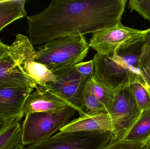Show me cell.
I'll list each match as a JSON object with an SVG mask.
<instances>
[{
    "mask_svg": "<svg viewBox=\"0 0 150 149\" xmlns=\"http://www.w3.org/2000/svg\"><path fill=\"white\" fill-rule=\"evenodd\" d=\"M127 0H53L26 17L33 45L58 38L83 36L121 24Z\"/></svg>",
    "mask_w": 150,
    "mask_h": 149,
    "instance_id": "1",
    "label": "cell"
},
{
    "mask_svg": "<svg viewBox=\"0 0 150 149\" xmlns=\"http://www.w3.org/2000/svg\"><path fill=\"white\" fill-rule=\"evenodd\" d=\"M146 40L145 38L133 44L120 47L108 55L96 53L92 59L93 79L102 86L115 92L143 78L139 63Z\"/></svg>",
    "mask_w": 150,
    "mask_h": 149,
    "instance_id": "2",
    "label": "cell"
},
{
    "mask_svg": "<svg viewBox=\"0 0 150 149\" xmlns=\"http://www.w3.org/2000/svg\"><path fill=\"white\" fill-rule=\"evenodd\" d=\"M89 47L84 36L58 38L39 47L35 61L54 73L82 63Z\"/></svg>",
    "mask_w": 150,
    "mask_h": 149,
    "instance_id": "3",
    "label": "cell"
},
{
    "mask_svg": "<svg viewBox=\"0 0 150 149\" xmlns=\"http://www.w3.org/2000/svg\"><path fill=\"white\" fill-rule=\"evenodd\" d=\"M76 112L69 106L59 110L25 115L22 126V144L30 145L51 137L70 122Z\"/></svg>",
    "mask_w": 150,
    "mask_h": 149,
    "instance_id": "4",
    "label": "cell"
},
{
    "mask_svg": "<svg viewBox=\"0 0 150 149\" xmlns=\"http://www.w3.org/2000/svg\"><path fill=\"white\" fill-rule=\"evenodd\" d=\"M111 138L110 133L60 131L25 149H103Z\"/></svg>",
    "mask_w": 150,
    "mask_h": 149,
    "instance_id": "5",
    "label": "cell"
},
{
    "mask_svg": "<svg viewBox=\"0 0 150 149\" xmlns=\"http://www.w3.org/2000/svg\"><path fill=\"white\" fill-rule=\"evenodd\" d=\"M10 55L22 71L36 83L45 88L56 80V75L45 65L35 61L36 51L29 38L21 34L9 46Z\"/></svg>",
    "mask_w": 150,
    "mask_h": 149,
    "instance_id": "6",
    "label": "cell"
},
{
    "mask_svg": "<svg viewBox=\"0 0 150 149\" xmlns=\"http://www.w3.org/2000/svg\"><path fill=\"white\" fill-rule=\"evenodd\" d=\"M108 113L112 118L114 127L111 140L122 141L142 113L129 85L115 92Z\"/></svg>",
    "mask_w": 150,
    "mask_h": 149,
    "instance_id": "7",
    "label": "cell"
},
{
    "mask_svg": "<svg viewBox=\"0 0 150 149\" xmlns=\"http://www.w3.org/2000/svg\"><path fill=\"white\" fill-rule=\"evenodd\" d=\"M54 73L56 80L49 83L45 89L74 108L80 116L85 115L83 91L86 80L78 72L75 66Z\"/></svg>",
    "mask_w": 150,
    "mask_h": 149,
    "instance_id": "8",
    "label": "cell"
},
{
    "mask_svg": "<svg viewBox=\"0 0 150 149\" xmlns=\"http://www.w3.org/2000/svg\"><path fill=\"white\" fill-rule=\"evenodd\" d=\"M150 31V28L140 30L121 24L116 27L94 32L90 39L89 45L98 54L108 55L120 47L133 44L145 38Z\"/></svg>",
    "mask_w": 150,
    "mask_h": 149,
    "instance_id": "9",
    "label": "cell"
},
{
    "mask_svg": "<svg viewBox=\"0 0 150 149\" xmlns=\"http://www.w3.org/2000/svg\"><path fill=\"white\" fill-rule=\"evenodd\" d=\"M34 90L22 87L0 88V118L8 122H19L24 116L26 99Z\"/></svg>",
    "mask_w": 150,
    "mask_h": 149,
    "instance_id": "10",
    "label": "cell"
},
{
    "mask_svg": "<svg viewBox=\"0 0 150 149\" xmlns=\"http://www.w3.org/2000/svg\"><path fill=\"white\" fill-rule=\"evenodd\" d=\"M60 132H101L113 134L112 118L106 111L89 112L70 121Z\"/></svg>",
    "mask_w": 150,
    "mask_h": 149,
    "instance_id": "11",
    "label": "cell"
},
{
    "mask_svg": "<svg viewBox=\"0 0 150 149\" xmlns=\"http://www.w3.org/2000/svg\"><path fill=\"white\" fill-rule=\"evenodd\" d=\"M69 106L67 103L50 91L38 86L26 99L23 114L24 116H25L32 113L59 110Z\"/></svg>",
    "mask_w": 150,
    "mask_h": 149,
    "instance_id": "12",
    "label": "cell"
},
{
    "mask_svg": "<svg viewBox=\"0 0 150 149\" xmlns=\"http://www.w3.org/2000/svg\"><path fill=\"white\" fill-rule=\"evenodd\" d=\"M18 87L35 89L38 86L19 68L10 55L0 58V88Z\"/></svg>",
    "mask_w": 150,
    "mask_h": 149,
    "instance_id": "13",
    "label": "cell"
},
{
    "mask_svg": "<svg viewBox=\"0 0 150 149\" xmlns=\"http://www.w3.org/2000/svg\"><path fill=\"white\" fill-rule=\"evenodd\" d=\"M25 0H0V31L12 22L26 16Z\"/></svg>",
    "mask_w": 150,
    "mask_h": 149,
    "instance_id": "14",
    "label": "cell"
},
{
    "mask_svg": "<svg viewBox=\"0 0 150 149\" xmlns=\"http://www.w3.org/2000/svg\"><path fill=\"white\" fill-rule=\"evenodd\" d=\"M150 139V108L142 111L133 127L122 141L131 143L147 142Z\"/></svg>",
    "mask_w": 150,
    "mask_h": 149,
    "instance_id": "15",
    "label": "cell"
},
{
    "mask_svg": "<svg viewBox=\"0 0 150 149\" xmlns=\"http://www.w3.org/2000/svg\"><path fill=\"white\" fill-rule=\"evenodd\" d=\"M22 144V126L15 121L0 133V149H14Z\"/></svg>",
    "mask_w": 150,
    "mask_h": 149,
    "instance_id": "16",
    "label": "cell"
},
{
    "mask_svg": "<svg viewBox=\"0 0 150 149\" xmlns=\"http://www.w3.org/2000/svg\"><path fill=\"white\" fill-rule=\"evenodd\" d=\"M132 94L141 111L150 108V86L141 78L129 85Z\"/></svg>",
    "mask_w": 150,
    "mask_h": 149,
    "instance_id": "17",
    "label": "cell"
},
{
    "mask_svg": "<svg viewBox=\"0 0 150 149\" xmlns=\"http://www.w3.org/2000/svg\"><path fill=\"white\" fill-rule=\"evenodd\" d=\"M86 85L108 112L113 99L115 92L100 85L93 79V76L86 80Z\"/></svg>",
    "mask_w": 150,
    "mask_h": 149,
    "instance_id": "18",
    "label": "cell"
},
{
    "mask_svg": "<svg viewBox=\"0 0 150 149\" xmlns=\"http://www.w3.org/2000/svg\"><path fill=\"white\" fill-rule=\"evenodd\" d=\"M139 68L144 79L150 86V40L147 37L142 50Z\"/></svg>",
    "mask_w": 150,
    "mask_h": 149,
    "instance_id": "19",
    "label": "cell"
},
{
    "mask_svg": "<svg viewBox=\"0 0 150 149\" xmlns=\"http://www.w3.org/2000/svg\"><path fill=\"white\" fill-rule=\"evenodd\" d=\"M83 102L86 113L94 111L107 112L105 107L93 94L86 84L83 91Z\"/></svg>",
    "mask_w": 150,
    "mask_h": 149,
    "instance_id": "20",
    "label": "cell"
},
{
    "mask_svg": "<svg viewBox=\"0 0 150 149\" xmlns=\"http://www.w3.org/2000/svg\"><path fill=\"white\" fill-rule=\"evenodd\" d=\"M128 6L131 11L135 10L145 19L150 21V0H131Z\"/></svg>",
    "mask_w": 150,
    "mask_h": 149,
    "instance_id": "21",
    "label": "cell"
},
{
    "mask_svg": "<svg viewBox=\"0 0 150 149\" xmlns=\"http://www.w3.org/2000/svg\"><path fill=\"white\" fill-rule=\"evenodd\" d=\"M78 72L86 80L93 76L94 64L93 59L87 62H82L75 65Z\"/></svg>",
    "mask_w": 150,
    "mask_h": 149,
    "instance_id": "22",
    "label": "cell"
},
{
    "mask_svg": "<svg viewBox=\"0 0 150 149\" xmlns=\"http://www.w3.org/2000/svg\"><path fill=\"white\" fill-rule=\"evenodd\" d=\"M10 55L9 46L4 43L0 39V58Z\"/></svg>",
    "mask_w": 150,
    "mask_h": 149,
    "instance_id": "23",
    "label": "cell"
},
{
    "mask_svg": "<svg viewBox=\"0 0 150 149\" xmlns=\"http://www.w3.org/2000/svg\"><path fill=\"white\" fill-rule=\"evenodd\" d=\"M13 122H8L0 118V133Z\"/></svg>",
    "mask_w": 150,
    "mask_h": 149,
    "instance_id": "24",
    "label": "cell"
},
{
    "mask_svg": "<svg viewBox=\"0 0 150 149\" xmlns=\"http://www.w3.org/2000/svg\"><path fill=\"white\" fill-rule=\"evenodd\" d=\"M14 149H25L24 148V146L22 144H19Z\"/></svg>",
    "mask_w": 150,
    "mask_h": 149,
    "instance_id": "25",
    "label": "cell"
},
{
    "mask_svg": "<svg viewBox=\"0 0 150 149\" xmlns=\"http://www.w3.org/2000/svg\"><path fill=\"white\" fill-rule=\"evenodd\" d=\"M146 149H150V139L147 143Z\"/></svg>",
    "mask_w": 150,
    "mask_h": 149,
    "instance_id": "26",
    "label": "cell"
},
{
    "mask_svg": "<svg viewBox=\"0 0 150 149\" xmlns=\"http://www.w3.org/2000/svg\"><path fill=\"white\" fill-rule=\"evenodd\" d=\"M147 37L150 40V31L148 33V35H147Z\"/></svg>",
    "mask_w": 150,
    "mask_h": 149,
    "instance_id": "27",
    "label": "cell"
}]
</instances>
